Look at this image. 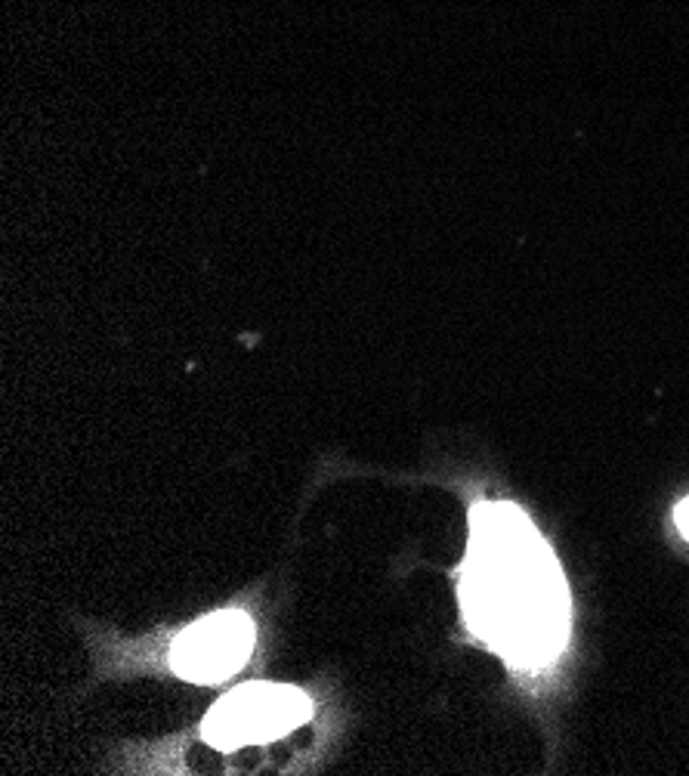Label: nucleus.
I'll list each match as a JSON object with an SVG mask.
<instances>
[{"label": "nucleus", "mask_w": 689, "mask_h": 776, "mask_svg": "<svg viewBox=\"0 0 689 776\" xmlns=\"http://www.w3.org/2000/svg\"><path fill=\"white\" fill-rule=\"evenodd\" d=\"M467 625L511 665L541 668L569 635V594L544 538L513 504H476L461 570Z\"/></svg>", "instance_id": "f257e3e1"}, {"label": "nucleus", "mask_w": 689, "mask_h": 776, "mask_svg": "<svg viewBox=\"0 0 689 776\" xmlns=\"http://www.w3.org/2000/svg\"><path fill=\"white\" fill-rule=\"evenodd\" d=\"M251 647H254V622L238 610H223L201 618L177 637L171 665L186 680L217 684L248 662Z\"/></svg>", "instance_id": "7ed1b4c3"}, {"label": "nucleus", "mask_w": 689, "mask_h": 776, "mask_svg": "<svg viewBox=\"0 0 689 776\" xmlns=\"http://www.w3.org/2000/svg\"><path fill=\"white\" fill-rule=\"evenodd\" d=\"M674 523H677L680 536L689 538V498H684V501L677 504V511H674Z\"/></svg>", "instance_id": "20e7f679"}, {"label": "nucleus", "mask_w": 689, "mask_h": 776, "mask_svg": "<svg viewBox=\"0 0 689 776\" xmlns=\"http://www.w3.org/2000/svg\"><path fill=\"white\" fill-rule=\"evenodd\" d=\"M313 715V702L295 687L245 684L208 712L201 734L217 749L285 737Z\"/></svg>", "instance_id": "f03ea898"}]
</instances>
